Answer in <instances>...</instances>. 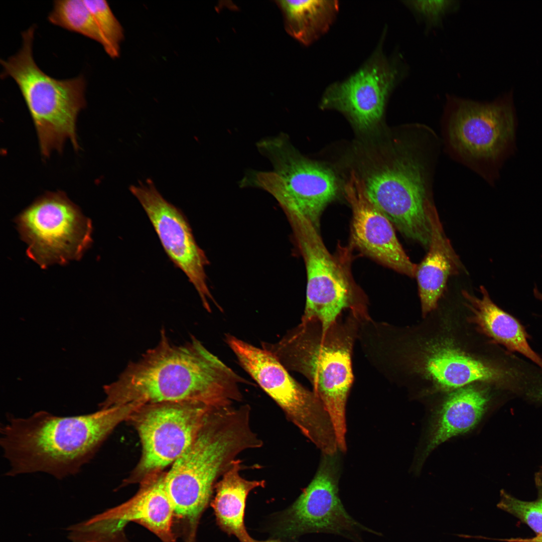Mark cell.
I'll list each match as a JSON object with an SVG mask.
<instances>
[{"instance_id": "obj_26", "label": "cell", "mask_w": 542, "mask_h": 542, "mask_svg": "<svg viewBox=\"0 0 542 542\" xmlns=\"http://www.w3.org/2000/svg\"><path fill=\"white\" fill-rule=\"evenodd\" d=\"M403 4L430 28L441 25L444 18L459 6L455 1H404Z\"/></svg>"}, {"instance_id": "obj_7", "label": "cell", "mask_w": 542, "mask_h": 542, "mask_svg": "<svg viewBox=\"0 0 542 542\" xmlns=\"http://www.w3.org/2000/svg\"><path fill=\"white\" fill-rule=\"evenodd\" d=\"M225 341L240 365L280 407L287 418L322 453L338 450L331 419L320 399L296 381L267 350L231 334Z\"/></svg>"}, {"instance_id": "obj_2", "label": "cell", "mask_w": 542, "mask_h": 542, "mask_svg": "<svg viewBox=\"0 0 542 542\" xmlns=\"http://www.w3.org/2000/svg\"><path fill=\"white\" fill-rule=\"evenodd\" d=\"M138 409L129 403L74 416L45 411L27 418L9 416L0 438L10 465L7 474L41 472L61 479L79 473L114 428Z\"/></svg>"}, {"instance_id": "obj_19", "label": "cell", "mask_w": 542, "mask_h": 542, "mask_svg": "<svg viewBox=\"0 0 542 542\" xmlns=\"http://www.w3.org/2000/svg\"><path fill=\"white\" fill-rule=\"evenodd\" d=\"M490 399L488 387L471 384L453 390L436 414L425 455L452 437L473 429L485 413Z\"/></svg>"}, {"instance_id": "obj_5", "label": "cell", "mask_w": 542, "mask_h": 542, "mask_svg": "<svg viewBox=\"0 0 542 542\" xmlns=\"http://www.w3.org/2000/svg\"><path fill=\"white\" fill-rule=\"evenodd\" d=\"M35 25L22 33L19 51L1 60L2 77L16 82L33 121L41 154L45 158L61 152L66 141L79 149L76 134L78 115L86 105V81L83 75L57 79L38 66L33 56Z\"/></svg>"}, {"instance_id": "obj_27", "label": "cell", "mask_w": 542, "mask_h": 542, "mask_svg": "<svg viewBox=\"0 0 542 542\" xmlns=\"http://www.w3.org/2000/svg\"><path fill=\"white\" fill-rule=\"evenodd\" d=\"M508 542H542V534H538L536 536L529 538H510L503 539Z\"/></svg>"}, {"instance_id": "obj_10", "label": "cell", "mask_w": 542, "mask_h": 542, "mask_svg": "<svg viewBox=\"0 0 542 542\" xmlns=\"http://www.w3.org/2000/svg\"><path fill=\"white\" fill-rule=\"evenodd\" d=\"M284 212L306 268V301L301 321L315 319L326 329L347 309L361 317L369 316L366 305L355 298L343 270L326 248L319 229L298 212Z\"/></svg>"}, {"instance_id": "obj_21", "label": "cell", "mask_w": 542, "mask_h": 542, "mask_svg": "<svg viewBox=\"0 0 542 542\" xmlns=\"http://www.w3.org/2000/svg\"><path fill=\"white\" fill-rule=\"evenodd\" d=\"M241 461L237 459L218 480L212 502L217 523L239 542H255L247 533L244 518L247 497L254 488L264 487V480H250L241 475Z\"/></svg>"}, {"instance_id": "obj_12", "label": "cell", "mask_w": 542, "mask_h": 542, "mask_svg": "<svg viewBox=\"0 0 542 542\" xmlns=\"http://www.w3.org/2000/svg\"><path fill=\"white\" fill-rule=\"evenodd\" d=\"M382 37L370 56L350 76L329 85L320 100L322 109H333L345 114L360 130L373 128L381 120L387 101L408 73L399 53L387 56Z\"/></svg>"}, {"instance_id": "obj_29", "label": "cell", "mask_w": 542, "mask_h": 542, "mask_svg": "<svg viewBox=\"0 0 542 542\" xmlns=\"http://www.w3.org/2000/svg\"><path fill=\"white\" fill-rule=\"evenodd\" d=\"M255 542H283V541H279V540H278L269 539V540H264V541L256 540Z\"/></svg>"}, {"instance_id": "obj_14", "label": "cell", "mask_w": 542, "mask_h": 542, "mask_svg": "<svg viewBox=\"0 0 542 542\" xmlns=\"http://www.w3.org/2000/svg\"><path fill=\"white\" fill-rule=\"evenodd\" d=\"M211 408L194 402L142 406L137 424L142 446L140 470L153 472L172 464L195 441Z\"/></svg>"}, {"instance_id": "obj_23", "label": "cell", "mask_w": 542, "mask_h": 542, "mask_svg": "<svg viewBox=\"0 0 542 542\" xmlns=\"http://www.w3.org/2000/svg\"><path fill=\"white\" fill-rule=\"evenodd\" d=\"M48 19L54 25L80 34L105 47L103 37L84 0L55 1Z\"/></svg>"}, {"instance_id": "obj_9", "label": "cell", "mask_w": 542, "mask_h": 542, "mask_svg": "<svg viewBox=\"0 0 542 542\" xmlns=\"http://www.w3.org/2000/svg\"><path fill=\"white\" fill-rule=\"evenodd\" d=\"M14 221L28 257L42 268L80 260L93 242L91 220L62 191L38 197Z\"/></svg>"}, {"instance_id": "obj_8", "label": "cell", "mask_w": 542, "mask_h": 542, "mask_svg": "<svg viewBox=\"0 0 542 542\" xmlns=\"http://www.w3.org/2000/svg\"><path fill=\"white\" fill-rule=\"evenodd\" d=\"M414 146L404 148L363 181L373 205L405 237L429 245L427 210L433 204L425 162Z\"/></svg>"}, {"instance_id": "obj_3", "label": "cell", "mask_w": 542, "mask_h": 542, "mask_svg": "<svg viewBox=\"0 0 542 542\" xmlns=\"http://www.w3.org/2000/svg\"><path fill=\"white\" fill-rule=\"evenodd\" d=\"M250 420L248 404L211 408L195 441L164 476L174 514L193 530L217 480L240 454L262 446Z\"/></svg>"}, {"instance_id": "obj_28", "label": "cell", "mask_w": 542, "mask_h": 542, "mask_svg": "<svg viewBox=\"0 0 542 542\" xmlns=\"http://www.w3.org/2000/svg\"><path fill=\"white\" fill-rule=\"evenodd\" d=\"M533 294L535 298L542 301V293H540L535 288L533 289Z\"/></svg>"}, {"instance_id": "obj_16", "label": "cell", "mask_w": 542, "mask_h": 542, "mask_svg": "<svg viewBox=\"0 0 542 542\" xmlns=\"http://www.w3.org/2000/svg\"><path fill=\"white\" fill-rule=\"evenodd\" d=\"M353 213L352 238L354 244L369 256L411 277L416 276L414 263L398 241L392 224L370 202L363 183L352 171L344 187Z\"/></svg>"}, {"instance_id": "obj_17", "label": "cell", "mask_w": 542, "mask_h": 542, "mask_svg": "<svg viewBox=\"0 0 542 542\" xmlns=\"http://www.w3.org/2000/svg\"><path fill=\"white\" fill-rule=\"evenodd\" d=\"M173 507L164 484V476L155 479L132 499L86 520L94 535L110 539L129 521L140 522L162 538L170 535Z\"/></svg>"}, {"instance_id": "obj_15", "label": "cell", "mask_w": 542, "mask_h": 542, "mask_svg": "<svg viewBox=\"0 0 542 542\" xmlns=\"http://www.w3.org/2000/svg\"><path fill=\"white\" fill-rule=\"evenodd\" d=\"M129 189L146 212L166 253L194 286L205 309L210 311V301L220 309L207 284L208 259L183 212L165 200L149 179L146 185L140 182Z\"/></svg>"}, {"instance_id": "obj_13", "label": "cell", "mask_w": 542, "mask_h": 542, "mask_svg": "<svg viewBox=\"0 0 542 542\" xmlns=\"http://www.w3.org/2000/svg\"><path fill=\"white\" fill-rule=\"evenodd\" d=\"M322 454L312 481L281 515L278 533L295 538L308 533H326L339 535L354 542H364L360 536L363 531L379 535L351 517L340 500L338 451Z\"/></svg>"}, {"instance_id": "obj_4", "label": "cell", "mask_w": 542, "mask_h": 542, "mask_svg": "<svg viewBox=\"0 0 542 542\" xmlns=\"http://www.w3.org/2000/svg\"><path fill=\"white\" fill-rule=\"evenodd\" d=\"M360 318L351 311L329 327L312 319L301 322L275 343L261 342L288 371L307 378L333 425L339 450L345 452L346 406L354 376L351 357Z\"/></svg>"}, {"instance_id": "obj_6", "label": "cell", "mask_w": 542, "mask_h": 542, "mask_svg": "<svg viewBox=\"0 0 542 542\" xmlns=\"http://www.w3.org/2000/svg\"><path fill=\"white\" fill-rule=\"evenodd\" d=\"M257 146L273 169L253 173L249 184L268 192L283 211L298 212L319 229L322 213L338 194L334 172L299 155L285 134L264 139Z\"/></svg>"}, {"instance_id": "obj_18", "label": "cell", "mask_w": 542, "mask_h": 542, "mask_svg": "<svg viewBox=\"0 0 542 542\" xmlns=\"http://www.w3.org/2000/svg\"><path fill=\"white\" fill-rule=\"evenodd\" d=\"M427 214L431 230L430 248L416 274L424 317L436 309L449 277L457 273L459 267V260L444 233L434 204Z\"/></svg>"}, {"instance_id": "obj_20", "label": "cell", "mask_w": 542, "mask_h": 542, "mask_svg": "<svg viewBox=\"0 0 542 542\" xmlns=\"http://www.w3.org/2000/svg\"><path fill=\"white\" fill-rule=\"evenodd\" d=\"M481 298L462 292L465 305L471 312L470 321L479 331L509 351L517 352L534 363L542 370V357L530 347V336L524 327L514 317L497 306L485 288L481 286Z\"/></svg>"}, {"instance_id": "obj_25", "label": "cell", "mask_w": 542, "mask_h": 542, "mask_svg": "<svg viewBox=\"0 0 542 542\" xmlns=\"http://www.w3.org/2000/svg\"><path fill=\"white\" fill-rule=\"evenodd\" d=\"M535 483L540 496L535 501L518 499L503 490L498 506L520 519L538 534H542V473L535 475Z\"/></svg>"}, {"instance_id": "obj_24", "label": "cell", "mask_w": 542, "mask_h": 542, "mask_svg": "<svg viewBox=\"0 0 542 542\" xmlns=\"http://www.w3.org/2000/svg\"><path fill=\"white\" fill-rule=\"evenodd\" d=\"M105 41L104 48L111 58L119 56L124 35L122 27L105 0H84Z\"/></svg>"}, {"instance_id": "obj_1", "label": "cell", "mask_w": 542, "mask_h": 542, "mask_svg": "<svg viewBox=\"0 0 542 542\" xmlns=\"http://www.w3.org/2000/svg\"><path fill=\"white\" fill-rule=\"evenodd\" d=\"M245 380L195 337L180 345L163 334L157 346L106 385L101 405L194 402L218 407L240 401Z\"/></svg>"}, {"instance_id": "obj_22", "label": "cell", "mask_w": 542, "mask_h": 542, "mask_svg": "<svg viewBox=\"0 0 542 542\" xmlns=\"http://www.w3.org/2000/svg\"><path fill=\"white\" fill-rule=\"evenodd\" d=\"M287 33L309 46L328 31L339 11L337 1H278Z\"/></svg>"}, {"instance_id": "obj_11", "label": "cell", "mask_w": 542, "mask_h": 542, "mask_svg": "<svg viewBox=\"0 0 542 542\" xmlns=\"http://www.w3.org/2000/svg\"><path fill=\"white\" fill-rule=\"evenodd\" d=\"M447 104L449 141L463 158L498 167L513 152L516 121L511 96L490 102L450 96Z\"/></svg>"}]
</instances>
